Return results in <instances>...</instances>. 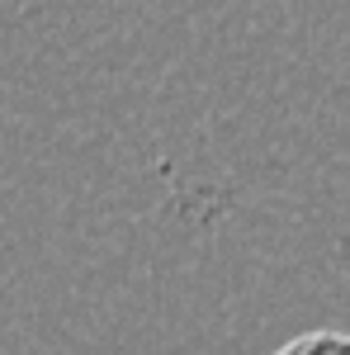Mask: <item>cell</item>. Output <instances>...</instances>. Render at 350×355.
I'll return each instance as SVG.
<instances>
[{
	"label": "cell",
	"instance_id": "cell-1",
	"mask_svg": "<svg viewBox=\"0 0 350 355\" xmlns=\"http://www.w3.org/2000/svg\"><path fill=\"white\" fill-rule=\"evenodd\" d=\"M274 355H350L346 331L336 327H317V331H298L294 341H284Z\"/></svg>",
	"mask_w": 350,
	"mask_h": 355
}]
</instances>
